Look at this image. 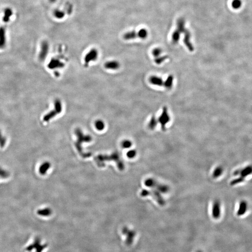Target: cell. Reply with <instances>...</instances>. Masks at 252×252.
Here are the masks:
<instances>
[{"label": "cell", "mask_w": 252, "mask_h": 252, "mask_svg": "<svg viewBox=\"0 0 252 252\" xmlns=\"http://www.w3.org/2000/svg\"><path fill=\"white\" fill-rule=\"evenodd\" d=\"M48 247V244L43 243L41 238L35 237L30 239L24 246L23 252H43Z\"/></svg>", "instance_id": "cell-1"}, {"label": "cell", "mask_w": 252, "mask_h": 252, "mask_svg": "<svg viewBox=\"0 0 252 252\" xmlns=\"http://www.w3.org/2000/svg\"><path fill=\"white\" fill-rule=\"evenodd\" d=\"M144 184L147 187L155 189L160 193H166L169 192V188L168 185L159 184L157 181L152 178L146 179L144 181Z\"/></svg>", "instance_id": "cell-2"}, {"label": "cell", "mask_w": 252, "mask_h": 252, "mask_svg": "<svg viewBox=\"0 0 252 252\" xmlns=\"http://www.w3.org/2000/svg\"><path fill=\"white\" fill-rule=\"evenodd\" d=\"M141 196L143 197L151 196L160 206H163L165 205L166 202L165 200L163 199V197L160 192L156 190L152 189L150 190H143L141 193Z\"/></svg>", "instance_id": "cell-3"}, {"label": "cell", "mask_w": 252, "mask_h": 252, "mask_svg": "<svg viewBox=\"0 0 252 252\" xmlns=\"http://www.w3.org/2000/svg\"><path fill=\"white\" fill-rule=\"evenodd\" d=\"M62 110L63 106L62 102L59 99H56L54 103V109L50 112L44 116V121H49L50 119L54 118L56 115L60 114L62 112Z\"/></svg>", "instance_id": "cell-4"}, {"label": "cell", "mask_w": 252, "mask_h": 252, "mask_svg": "<svg viewBox=\"0 0 252 252\" xmlns=\"http://www.w3.org/2000/svg\"><path fill=\"white\" fill-rule=\"evenodd\" d=\"M122 233L126 236V244L128 246L132 245L136 235V232L134 230H130L128 227H124L123 228Z\"/></svg>", "instance_id": "cell-5"}, {"label": "cell", "mask_w": 252, "mask_h": 252, "mask_svg": "<svg viewBox=\"0 0 252 252\" xmlns=\"http://www.w3.org/2000/svg\"><path fill=\"white\" fill-rule=\"evenodd\" d=\"M170 117L168 113L167 108L164 107L162 109V113L158 119V121L161 125V129L163 131H165L166 125L170 120Z\"/></svg>", "instance_id": "cell-6"}, {"label": "cell", "mask_w": 252, "mask_h": 252, "mask_svg": "<svg viewBox=\"0 0 252 252\" xmlns=\"http://www.w3.org/2000/svg\"><path fill=\"white\" fill-rule=\"evenodd\" d=\"M98 50L96 48H93L88 51V53L85 55L84 58V62L86 65H88L90 62L95 61L98 58Z\"/></svg>", "instance_id": "cell-7"}, {"label": "cell", "mask_w": 252, "mask_h": 252, "mask_svg": "<svg viewBox=\"0 0 252 252\" xmlns=\"http://www.w3.org/2000/svg\"><path fill=\"white\" fill-rule=\"evenodd\" d=\"M252 174V165H249L241 169H237L233 173L234 176H239L245 178Z\"/></svg>", "instance_id": "cell-8"}, {"label": "cell", "mask_w": 252, "mask_h": 252, "mask_svg": "<svg viewBox=\"0 0 252 252\" xmlns=\"http://www.w3.org/2000/svg\"><path fill=\"white\" fill-rule=\"evenodd\" d=\"M75 134L77 138L78 144L82 142H89L92 140V137L90 135H85L80 129L75 130Z\"/></svg>", "instance_id": "cell-9"}, {"label": "cell", "mask_w": 252, "mask_h": 252, "mask_svg": "<svg viewBox=\"0 0 252 252\" xmlns=\"http://www.w3.org/2000/svg\"><path fill=\"white\" fill-rule=\"evenodd\" d=\"M212 217L214 219H218L221 216V204L219 200H215L213 203L212 207Z\"/></svg>", "instance_id": "cell-10"}, {"label": "cell", "mask_w": 252, "mask_h": 252, "mask_svg": "<svg viewBox=\"0 0 252 252\" xmlns=\"http://www.w3.org/2000/svg\"><path fill=\"white\" fill-rule=\"evenodd\" d=\"M184 43L185 46L187 47L188 49L190 51H193L194 50L193 46L190 41L191 38V33L188 29H186L184 33Z\"/></svg>", "instance_id": "cell-11"}, {"label": "cell", "mask_w": 252, "mask_h": 252, "mask_svg": "<svg viewBox=\"0 0 252 252\" xmlns=\"http://www.w3.org/2000/svg\"><path fill=\"white\" fill-rule=\"evenodd\" d=\"M49 50V45L47 41H44L41 44V51H40L39 58L42 60H44L47 56Z\"/></svg>", "instance_id": "cell-12"}, {"label": "cell", "mask_w": 252, "mask_h": 252, "mask_svg": "<svg viewBox=\"0 0 252 252\" xmlns=\"http://www.w3.org/2000/svg\"><path fill=\"white\" fill-rule=\"evenodd\" d=\"M120 66V63L117 60L109 61L104 64V67L110 70H117L119 69Z\"/></svg>", "instance_id": "cell-13"}, {"label": "cell", "mask_w": 252, "mask_h": 252, "mask_svg": "<svg viewBox=\"0 0 252 252\" xmlns=\"http://www.w3.org/2000/svg\"><path fill=\"white\" fill-rule=\"evenodd\" d=\"M65 64L60 60L58 59H53L49 64L48 68L51 69H59L63 68Z\"/></svg>", "instance_id": "cell-14"}, {"label": "cell", "mask_w": 252, "mask_h": 252, "mask_svg": "<svg viewBox=\"0 0 252 252\" xmlns=\"http://www.w3.org/2000/svg\"><path fill=\"white\" fill-rule=\"evenodd\" d=\"M248 205L247 203L245 200L241 201L239 204V207L237 212V215L238 216H241L246 214L247 210Z\"/></svg>", "instance_id": "cell-15"}, {"label": "cell", "mask_w": 252, "mask_h": 252, "mask_svg": "<svg viewBox=\"0 0 252 252\" xmlns=\"http://www.w3.org/2000/svg\"><path fill=\"white\" fill-rule=\"evenodd\" d=\"M51 167V164L48 162H45L41 164L39 168V173L41 175H44L47 173Z\"/></svg>", "instance_id": "cell-16"}, {"label": "cell", "mask_w": 252, "mask_h": 252, "mask_svg": "<svg viewBox=\"0 0 252 252\" xmlns=\"http://www.w3.org/2000/svg\"><path fill=\"white\" fill-rule=\"evenodd\" d=\"M150 82L152 85L159 86V87L163 86V83H164V82L161 77L156 76H152L150 77Z\"/></svg>", "instance_id": "cell-17"}, {"label": "cell", "mask_w": 252, "mask_h": 252, "mask_svg": "<svg viewBox=\"0 0 252 252\" xmlns=\"http://www.w3.org/2000/svg\"><path fill=\"white\" fill-rule=\"evenodd\" d=\"M123 38L125 40H133L134 39L138 38V32L133 30L126 32L123 35Z\"/></svg>", "instance_id": "cell-18"}, {"label": "cell", "mask_w": 252, "mask_h": 252, "mask_svg": "<svg viewBox=\"0 0 252 252\" xmlns=\"http://www.w3.org/2000/svg\"><path fill=\"white\" fill-rule=\"evenodd\" d=\"M182 33L180 32L179 30L178 29H176L174 32H173L172 34V43L173 44H178V42H179V39H180V36L182 34Z\"/></svg>", "instance_id": "cell-19"}, {"label": "cell", "mask_w": 252, "mask_h": 252, "mask_svg": "<svg viewBox=\"0 0 252 252\" xmlns=\"http://www.w3.org/2000/svg\"><path fill=\"white\" fill-rule=\"evenodd\" d=\"M37 214L40 216L48 217L52 214V210L49 208H43L38 210L37 211Z\"/></svg>", "instance_id": "cell-20"}, {"label": "cell", "mask_w": 252, "mask_h": 252, "mask_svg": "<svg viewBox=\"0 0 252 252\" xmlns=\"http://www.w3.org/2000/svg\"><path fill=\"white\" fill-rule=\"evenodd\" d=\"M4 14L2 20L4 22L8 23L10 21L11 17L12 15V10L10 8H7L4 10Z\"/></svg>", "instance_id": "cell-21"}, {"label": "cell", "mask_w": 252, "mask_h": 252, "mask_svg": "<svg viewBox=\"0 0 252 252\" xmlns=\"http://www.w3.org/2000/svg\"><path fill=\"white\" fill-rule=\"evenodd\" d=\"M5 43V29L3 27H0V47H4Z\"/></svg>", "instance_id": "cell-22"}, {"label": "cell", "mask_w": 252, "mask_h": 252, "mask_svg": "<svg viewBox=\"0 0 252 252\" xmlns=\"http://www.w3.org/2000/svg\"><path fill=\"white\" fill-rule=\"evenodd\" d=\"M223 171H224V169H223V168L222 166H219L217 167L212 173V177L214 178H219L222 175L223 173Z\"/></svg>", "instance_id": "cell-23"}, {"label": "cell", "mask_w": 252, "mask_h": 252, "mask_svg": "<svg viewBox=\"0 0 252 252\" xmlns=\"http://www.w3.org/2000/svg\"><path fill=\"white\" fill-rule=\"evenodd\" d=\"M174 77L172 75L169 76L165 81L163 83V86L166 89H171L173 83Z\"/></svg>", "instance_id": "cell-24"}, {"label": "cell", "mask_w": 252, "mask_h": 252, "mask_svg": "<svg viewBox=\"0 0 252 252\" xmlns=\"http://www.w3.org/2000/svg\"><path fill=\"white\" fill-rule=\"evenodd\" d=\"M95 128L98 131H102L105 128V124L103 120H98L95 121Z\"/></svg>", "instance_id": "cell-25"}, {"label": "cell", "mask_w": 252, "mask_h": 252, "mask_svg": "<svg viewBox=\"0 0 252 252\" xmlns=\"http://www.w3.org/2000/svg\"><path fill=\"white\" fill-rule=\"evenodd\" d=\"M148 32L146 29H141L138 32V38L141 39H145L148 36Z\"/></svg>", "instance_id": "cell-26"}, {"label": "cell", "mask_w": 252, "mask_h": 252, "mask_svg": "<svg viewBox=\"0 0 252 252\" xmlns=\"http://www.w3.org/2000/svg\"><path fill=\"white\" fill-rule=\"evenodd\" d=\"M157 124V120L156 119L155 116H153L151 117L149 124H148V128L150 129L153 130L156 128V126Z\"/></svg>", "instance_id": "cell-27"}, {"label": "cell", "mask_w": 252, "mask_h": 252, "mask_svg": "<svg viewBox=\"0 0 252 252\" xmlns=\"http://www.w3.org/2000/svg\"><path fill=\"white\" fill-rule=\"evenodd\" d=\"M54 16L57 19H61L65 16V12L61 10H56L54 11Z\"/></svg>", "instance_id": "cell-28"}, {"label": "cell", "mask_w": 252, "mask_h": 252, "mask_svg": "<svg viewBox=\"0 0 252 252\" xmlns=\"http://www.w3.org/2000/svg\"><path fill=\"white\" fill-rule=\"evenodd\" d=\"M121 146L123 148L128 149L131 147L132 146V142L129 140H125L123 141L121 143Z\"/></svg>", "instance_id": "cell-29"}, {"label": "cell", "mask_w": 252, "mask_h": 252, "mask_svg": "<svg viewBox=\"0 0 252 252\" xmlns=\"http://www.w3.org/2000/svg\"><path fill=\"white\" fill-rule=\"evenodd\" d=\"M245 180V178H243V177L240 176L238 178H236L235 179H234L230 183V184L231 185H235L236 184H238L241 183L242 182H244Z\"/></svg>", "instance_id": "cell-30"}, {"label": "cell", "mask_w": 252, "mask_h": 252, "mask_svg": "<svg viewBox=\"0 0 252 252\" xmlns=\"http://www.w3.org/2000/svg\"><path fill=\"white\" fill-rule=\"evenodd\" d=\"M242 2L241 0H233L232 2V8L236 10L240 8Z\"/></svg>", "instance_id": "cell-31"}, {"label": "cell", "mask_w": 252, "mask_h": 252, "mask_svg": "<svg viewBox=\"0 0 252 252\" xmlns=\"http://www.w3.org/2000/svg\"><path fill=\"white\" fill-rule=\"evenodd\" d=\"M168 58L167 56H159L156 58L155 59V62L157 65H160L161 64L162 62H164V61Z\"/></svg>", "instance_id": "cell-32"}, {"label": "cell", "mask_w": 252, "mask_h": 252, "mask_svg": "<svg viewBox=\"0 0 252 252\" xmlns=\"http://www.w3.org/2000/svg\"><path fill=\"white\" fill-rule=\"evenodd\" d=\"M162 53V50L160 48H156L152 51V54L156 58H157L158 56H160V55Z\"/></svg>", "instance_id": "cell-33"}, {"label": "cell", "mask_w": 252, "mask_h": 252, "mask_svg": "<svg viewBox=\"0 0 252 252\" xmlns=\"http://www.w3.org/2000/svg\"><path fill=\"white\" fill-rule=\"evenodd\" d=\"M136 154H137V152H136V150H129L127 152V157L129 158H130V159H133V158H135V156H136Z\"/></svg>", "instance_id": "cell-34"}, {"label": "cell", "mask_w": 252, "mask_h": 252, "mask_svg": "<svg viewBox=\"0 0 252 252\" xmlns=\"http://www.w3.org/2000/svg\"><path fill=\"white\" fill-rule=\"evenodd\" d=\"M8 174L4 169L0 168V179L7 178Z\"/></svg>", "instance_id": "cell-35"}, {"label": "cell", "mask_w": 252, "mask_h": 252, "mask_svg": "<svg viewBox=\"0 0 252 252\" xmlns=\"http://www.w3.org/2000/svg\"><path fill=\"white\" fill-rule=\"evenodd\" d=\"M49 1L51 3H54L56 1V0H49Z\"/></svg>", "instance_id": "cell-36"}, {"label": "cell", "mask_w": 252, "mask_h": 252, "mask_svg": "<svg viewBox=\"0 0 252 252\" xmlns=\"http://www.w3.org/2000/svg\"><path fill=\"white\" fill-rule=\"evenodd\" d=\"M197 252H202V251H201V250H198V251H197Z\"/></svg>", "instance_id": "cell-37"}]
</instances>
